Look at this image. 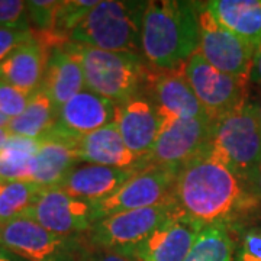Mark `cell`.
<instances>
[{
	"label": "cell",
	"instance_id": "34",
	"mask_svg": "<svg viewBox=\"0 0 261 261\" xmlns=\"http://www.w3.org/2000/svg\"><path fill=\"white\" fill-rule=\"evenodd\" d=\"M250 83L257 84V86H260L261 87V44L254 49L251 74H250Z\"/></svg>",
	"mask_w": 261,
	"mask_h": 261
},
{
	"label": "cell",
	"instance_id": "29",
	"mask_svg": "<svg viewBox=\"0 0 261 261\" xmlns=\"http://www.w3.org/2000/svg\"><path fill=\"white\" fill-rule=\"evenodd\" d=\"M34 93L23 92L15 86L0 82V112L13 119L25 111L31 96Z\"/></svg>",
	"mask_w": 261,
	"mask_h": 261
},
{
	"label": "cell",
	"instance_id": "16",
	"mask_svg": "<svg viewBox=\"0 0 261 261\" xmlns=\"http://www.w3.org/2000/svg\"><path fill=\"white\" fill-rule=\"evenodd\" d=\"M148 86L151 89L149 96L157 106L161 122L207 118L195 92L187 82L185 68L177 71L154 70Z\"/></svg>",
	"mask_w": 261,
	"mask_h": 261
},
{
	"label": "cell",
	"instance_id": "6",
	"mask_svg": "<svg viewBox=\"0 0 261 261\" xmlns=\"http://www.w3.org/2000/svg\"><path fill=\"white\" fill-rule=\"evenodd\" d=\"M0 247L25 261H84L92 248L86 237L58 235L23 216L0 225Z\"/></svg>",
	"mask_w": 261,
	"mask_h": 261
},
{
	"label": "cell",
	"instance_id": "23",
	"mask_svg": "<svg viewBox=\"0 0 261 261\" xmlns=\"http://www.w3.org/2000/svg\"><path fill=\"white\" fill-rule=\"evenodd\" d=\"M57 109L41 89L31 96L25 111L10 119L6 129L9 135L41 140L57 125Z\"/></svg>",
	"mask_w": 261,
	"mask_h": 261
},
{
	"label": "cell",
	"instance_id": "3",
	"mask_svg": "<svg viewBox=\"0 0 261 261\" xmlns=\"http://www.w3.org/2000/svg\"><path fill=\"white\" fill-rule=\"evenodd\" d=\"M65 47L82 65L86 89L115 105L144 92L154 71L142 56L103 51L70 41Z\"/></svg>",
	"mask_w": 261,
	"mask_h": 261
},
{
	"label": "cell",
	"instance_id": "10",
	"mask_svg": "<svg viewBox=\"0 0 261 261\" xmlns=\"http://www.w3.org/2000/svg\"><path fill=\"white\" fill-rule=\"evenodd\" d=\"M200 39L197 53L225 74L250 82L254 48L226 29L211 13L206 3L199 12Z\"/></svg>",
	"mask_w": 261,
	"mask_h": 261
},
{
	"label": "cell",
	"instance_id": "19",
	"mask_svg": "<svg viewBox=\"0 0 261 261\" xmlns=\"http://www.w3.org/2000/svg\"><path fill=\"white\" fill-rule=\"evenodd\" d=\"M75 142L77 140L60 132L56 126L41 138L39 148L34 159L32 181L42 189L58 186L80 163Z\"/></svg>",
	"mask_w": 261,
	"mask_h": 261
},
{
	"label": "cell",
	"instance_id": "25",
	"mask_svg": "<svg viewBox=\"0 0 261 261\" xmlns=\"http://www.w3.org/2000/svg\"><path fill=\"white\" fill-rule=\"evenodd\" d=\"M233 240L224 226L202 228L185 261H233Z\"/></svg>",
	"mask_w": 261,
	"mask_h": 261
},
{
	"label": "cell",
	"instance_id": "31",
	"mask_svg": "<svg viewBox=\"0 0 261 261\" xmlns=\"http://www.w3.org/2000/svg\"><path fill=\"white\" fill-rule=\"evenodd\" d=\"M31 27L27 16V2L0 0V29Z\"/></svg>",
	"mask_w": 261,
	"mask_h": 261
},
{
	"label": "cell",
	"instance_id": "32",
	"mask_svg": "<svg viewBox=\"0 0 261 261\" xmlns=\"http://www.w3.org/2000/svg\"><path fill=\"white\" fill-rule=\"evenodd\" d=\"M235 261H261V226L244 229Z\"/></svg>",
	"mask_w": 261,
	"mask_h": 261
},
{
	"label": "cell",
	"instance_id": "12",
	"mask_svg": "<svg viewBox=\"0 0 261 261\" xmlns=\"http://www.w3.org/2000/svg\"><path fill=\"white\" fill-rule=\"evenodd\" d=\"M51 232L64 237H82L94 225L92 203L67 195L58 187L44 189L37 202L23 214Z\"/></svg>",
	"mask_w": 261,
	"mask_h": 261
},
{
	"label": "cell",
	"instance_id": "40",
	"mask_svg": "<svg viewBox=\"0 0 261 261\" xmlns=\"http://www.w3.org/2000/svg\"><path fill=\"white\" fill-rule=\"evenodd\" d=\"M3 185H5V181H3V180H2V177H0V187L3 186Z\"/></svg>",
	"mask_w": 261,
	"mask_h": 261
},
{
	"label": "cell",
	"instance_id": "8",
	"mask_svg": "<svg viewBox=\"0 0 261 261\" xmlns=\"http://www.w3.org/2000/svg\"><path fill=\"white\" fill-rule=\"evenodd\" d=\"M212 123L214 121L209 118L163 121L159 137L144 159V164L180 170L207 151Z\"/></svg>",
	"mask_w": 261,
	"mask_h": 261
},
{
	"label": "cell",
	"instance_id": "20",
	"mask_svg": "<svg viewBox=\"0 0 261 261\" xmlns=\"http://www.w3.org/2000/svg\"><path fill=\"white\" fill-rule=\"evenodd\" d=\"M75 149L80 163L84 164L121 170H142L147 167L144 161L125 145L115 123L79 138L75 142Z\"/></svg>",
	"mask_w": 261,
	"mask_h": 261
},
{
	"label": "cell",
	"instance_id": "27",
	"mask_svg": "<svg viewBox=\"0 0 261 261\" xmlns=\"http://www.w3.org/2000/svg\"><path fill=\"white\" fill-rule=\"evenodd\" d=\"M97 5L96 0H65L60 2L57 12L56 25L51 32H47L60 44L70 41V35Z\"/></svg>",
	"mask_w": 261,
	"mask_h": 261
},
{
	"label": "cell",
	"instance_id": "33",
	"mask_svg": "<svg viewBox=\"0 0 261 261\" xmlns=\"http://www.w3.org/2000/svg\"><path fill=\"white\" fill-rule=\"evenodd\" d=\"M84 261H134L129 257L119 254V252L108 251V250H100V248H90Z\"/></svg>",
	"mask_w": 261,
	"mask_h": 261
},
{
	"label": "cell",
	"instance_id": "17",
	"mask_svg": "<svg viewBox=\"0 0 261 261\" xmlns=\"http://www.w3.org/2000/svg\"><path fill=\"white\" fill-rule=\"evenodd\" d=\"M34 32V39L16 48L0 63V82L28 93L41 89L49 51L56 47L45 34L35 29Z\"/></svg>",
	"mask_w": 261,
	"mask_h": 261
},
{
	"label": "cell",
	"instance_id": "22",
	"mask_svg": "<svg viewBox=\"0 0 261 261\" xmlns=\"http://www.w3.org/2000/svg\"><path fill=\"white\" fill-rule=\"evenodd\" d=\"M207 9L225 28L254 49L261 44V0H214Z\"/></svg>",
	"mask_w": 261,
	"mask_h": 261
},
{
	"label": "cell",
	"instance_id": "18",
	"mask_svg": "<svg viewBox=\"0 0 261 261\" xmlns=\"http://www.w3.org/2000/svg\"><path fill=\"white\" fill-rule=\"evenodd\" d=\"M138 171V168L121 170L93 164H77L57 187L75 199L96 205L115 195Z\"/></svg>",
	"mask_w": 261,
	"mask_h": 261
},
{
	"label": "cell",
	"instance_id": "5",
	"mask_svg": "<svg viewBox=\"0 0 261 261\" xmlns=\"http://www.w3.org/2000/svg\"><path fill=\"white\" fill-rule=\"evenodd\" d=\"M209 152L245 180L261 161V125L254 102L241 105L212 123Z\"/></svg>",
	"mask_w": 261,
	"mask_h": 261
},
{
	"label": "cell",
	"instance_id": "4",
	"mask_svg": "<svg viewBox=\"0 0 261 261\" xmlns=\"http://www.w3.org/2000/svg\"><path fill=\"white\" fill-rule=\"evenodd\" d=\"M148 2L103 0L71 32L70 42L84 47L141 54L142 18Z\"/></svg>",
	"mask_w": 261,
	"mask_h": 261
},
{
	"label": "cell",
	"instance_id": "13",
	"mask_svg": "<svg viewBox=\"0 0 261 261\" xmlns=\"http://www.w3.org/2000/svg\"><path fill=\"white\" fill-rule=\"evenodd\" d=\"M115 125L125 145L144 161L159 137L161 118L151 96L141 92L116 105Z\"/></svg>",
	"mask_w": 261,
	"mask_h": 261
},
{
	"label": "cell",
	"instance_id": "28",
	"mask_svg": "<svg viewBox=\"0 0 261 261\" xmlns=\"http://www.w3.org/2000/svg\"><path fill=\"white\" fill-rule=\"evenodd\" d=\"M60 2L54 0H31L27 2V16L31 28L38 32H51L56 25Z\"/></svg>",
	"mask_w": 261,
	"mask_h": 261
},
{
	"label": "cell",
	"instance_id": "36",
	"mask_svg": "<svg viewBox=\"0 0 261 261\" xmlns=\"http://www.w3.org/2000/svg\"><path fill=\"white\" fill-rule=\"evenodd\" d=\"M0 261H25V260H22L20 257L15 255V254H12V252L8 251L6 248L0 247Z\"/></svg>",
	"mask_w": 261,
	"mask_h": 261
},
{
	"label": "cell",
	"instance_id": "35",
	"mask_svg": "<svg viewBox=\"0 0 261 261\" xmlns=\"http://www.w3.org/2000/svg\"><path fill=\"white\" fill-rule=\"evenodd\" d=\"M250 183H251V186L252 189H254V192H255V195H257V197L260 199V202H261V161H260V164H258V167L255 168V171H254V174H252Z\"/></svg>",
	"mask_w": 261,
	"mask_h": 261
},
{
	"label": "cell",
	"instance_id": "26",
	"mask_svg": "<svg viewBox=\"0 0 261 261\" xmlns=\"http://www.w3.org/2000/svg\"><path fill=\"white\" fill-rule=\"evenodd\" d=\"M44 189L34 181H9L0 187V225L18 219L37 202Z\"/></svg>",
	"mask_w": 261,
	"mask_h": 261
},
{
	"label": "cell",
	"instance_id": "15",
	"mask_svg": "<svg viewBox=\"0 0 261 261\" xmlns=\"http://www.w3.org/2000/svg\"><path fill=\"white\" fill-rule=\"evenodd\" d=\"M115 103L83 89L58 109L56 128L65 135L79 140L115 123Z\"/></svg>",
	"mask_w": 261,
	"mask_h": 261
},
{
	"label": "cell",
	"instance_id": "1",
	"mask_svg": "<svg viewBox=\"0 0 261 261\" xmlns=\"http://www.w3.org/2000/svg\"><path fill=\"white\" fill-rule=\"evenodd\" d=\"M173 200L180 215L202 228L240 229L261 211L251 183L214 157L209 148L178 170Z\"/></svg>",
	"mask_w": 261,
	"mask_h": 261
},
{
	"label": "cell",
	"instance_id": "11",
	"mask_svg": "<svg viewBox=\"0 0 261 261\" xmlns=\"http://www.w3.org/2000/svg\"><path fill=\"white\" fill-rule=\"evenodd\" d=\"M177 171L159 166L140 170L115 195L93 205L94 224L118 212L151 207L171 200Z\"/></svg>",
	"mask_w": 261,
	"mask_h": 261
},
{
	"label": "cell",
	"instance_id": "14",
	"mask_svg": "<svg viewBox=\"0 0 261 261\" xmlns=\"http://www.w3.org/2000/svg\"><path fill=\"white\" fill-rule=\"evenodd\" d=\"M202 226L178 214L125 254L134 261H185Z\"/></svg>",
	"mask_w": 261,
	"mask_h": 261
},
{
	"label": "cell",
	"instance_id": "37",
	"mask_svg": "<svg viewBox=\"0 0 261 261\" xmlns=\"http://www.w3.org/2000/svg\"><path fill=\"white\" fill-rule=\"evenodd\" d=\"M9 132L6 128H0V151L5 148V145H6V142L9 140Z\"/></svg>",
	"mask_w": 261,
	"mask_h": 261
},
{
	"label": "cell",
	"instance_id": "9",
	"mask_svg": "<svg viewBox=\"0 0 261 261\" xmlns=\"http://www.w3.org/2000/svg\"><path fill=\"white\" fill-rule=\"evenodd\" d=\"M185 75L209 119H218L248 102V80L216 70L199 53L187 60Z\"/></svg>",
	"mask_w": 261,
	"mask_h": 261
},
{
	"label": "cell",
	"instance_id": "39",
	"mask_svg": "<svg viewBox=\"0 0 261 261\" xmlns=\"http://www.w3.org/2000/svg\"><path fill=\"white\" fill-rule=\"evenodd\" d=\"M254 106H255V111H257V115H258V121H260V125H261V96L257 102H254Z\"/></svg>",
	"mask_w": 261,
	"mask_h": 261
},
{
	"label": "cell",
	"instance_id": "21",
	"mask_svg": "<svg viewBox=\"0 0 261 261\" xmlns=\"http://www.w3.org/2000/svg\"><path fill=\"white\" fill-rule=\"evenodd\" d=\"M65 44L49 51L41 84V90L49 97L57 112L65 102L86 89L82 65L67 49Z\"/></svg>",
	"mask_w": 261,
	"mask_h": 261
},
{
	"label": "cell",
	"instance_id": "30",
	"mask_svg": "<svg viewBox=\"0 0 261 261\" xmlns=\"http://www.w3.org/2000/svg\"><path fill=\"white\" fill-rule=\"evenodd\" d=\"M35 32L31 27L0 29V63L23 44L34 39Z\"/></svg>",
	"mask_w": 261,
	"mask_h": 261
},
{
	"label": "cell",
	"instance_id": "24",
	"mask_svg": "<svg viewBox=\"0 0 261 261\" xmlns=\"http://www.w3.org/2000/svg\"><path fill=\"white\" fill-rule=\"evenodd\" d=\"M39 148V140L10 135L0 151V177L9 181H32L34 159Z\"/></svg>",
	"mask_w": 261,
	"mask_h": 261
},
{
	"label": "cell",
	"instance_id": "38",
	"mask_svg": "<svg viewBox=\"0 0 261 261\" xmlns=\"http://www.w3.org/2000/svg\"><path fill=\"white\" fill-rule=\"evenodd\" d=\"M9 122H10V118H8L6 115H3V113L0 112V128H6Z\"/></svg>",
	"mask_w": 261,
	"mask_h": 261
},
{
	"label": "cell",
	"instance_id": "7",
	"mask_svg": "<svg viewBox=\"0 0 261 261\" xmlns=\"http://www.w3.org/2000/svg\"><path fill=\"white\" fill-rule=\"evenodd\" d=\"M178 214L177 206L171 199L161 205L106 216L97 221L84 237L93 248L125 255Z\"/></svg>",
	"mask_w": 261,
	"mask_h": 261
},
{
	"label": "cell",
	"instance_id": "2",
	"mask_svg": "<svg viewBox=\"0 0 261 261\" xmlns=\"http://www.w3.org/2000/svg\"><path fill=\"white\" fill-rule=\"evenodd\" d=\"M200 5L196 2H148L141 34V54L155 71H177L197 53Z\"/></svg>",
	"mask_w": 261,
	"mask_h": 261
}]
</instances>
